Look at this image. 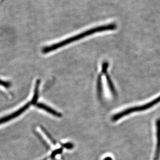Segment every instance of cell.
<instances>
[{
    "mask_svg": "<svg viewBox=\"0 0 160 160\" xmlns=\"http://www.w3.org/2000/svg\"><path fill=\"white\" fill-rule=\"evenodd\" d=\"M156 129L157 144L153 160H159L160 156V119H158L156 122Z\"/></svg>",
    "mask_w": 160,
    "mask_h": 160,
    "instance_id": "4",
    "label": "cell"
},
{
    "mask_svg": "<svg viewBox=\"0 0 160 160\" xmlns=\"http://www.w3.org/2000/svg\"><path fill=\"white\" fill-rule=\"evenodd\" d=\"M108 67V63L107 62H103L102 63V73L105 74L106 77L107 81L108 83V86L109 87L110 90L111 92L112 93L113 95H116V91L114 85L113 84L112 82L111 81L110 78L109 74L107 73V68Z\"/></svg>",
    "mask_w": 160,
    "mask_h": 160,
    "instance_id": "5",
    "label": "cell"
},
{
    "mask_svg": "<svg viewBox=\"0 0 160 160\" xmlns=\"http://www.w3.org/2000/svg\"><path fill=\"white\" fill-rule=\"evenodd\" d=\"M115 27L116 26L113 24H108V25H102L95 28H90L89 29L86 30L85 31L79 33L76 36L68 38L64 40H62L61 41L58 42L56 44L51 45L50 46H46L43 48L42 52L44 54L49 53L52 51L62 48V46H66L67 45L69 44L70 43H73L74 42L78 41L81 39L92 36V34H96V33L102 32L104 31L113 30L115 29Z\"/></svg>",
    "mask_w": 160,
    "mask_h": 160,
    "instance_id": "1",
    "label": "cell"
},
{
    "mask_svg": "<svg viewBox=\"0 0 160 160\" xmlns=\"http://www.w3.org/2000/svg\"><path fill=\"white\" fill-rule=\"evenodd\" d=\"M40 80H38L36 82V86H35V89L34 91V95L33 96L32 99L30 102H29L26 104H25L23 106L19 108L17 110L13 111L11 113L10 115H7L4 116V117L2 118V119H0V125L4 124V123H7V122L12 119H15L16 118L20 116L22 113L24 112L25 111H26L28 109L31 105H35L37 102L38 99L39 98V87H40Z\"/></svg>",
    "mask_w": 160,
    "mask_h": 160,
    "instance_id": "2",
    "label": "cell"
},
{
    "mask_svg": "<svg viewBox=\"0 0 160 160\" xmlns=\"http://www.w3.org/2000/svg\"><path fill=\"white\" fill-rule=\"evenodd\" d=\"M160 102V96L157 97V98L154 99L149 102L144 104L143 105L139 106L133 107L131 108H128L126 109L121 111L120 112L118 113L115 114L114 116H113L112 118V120L113 121H117L118 120H120L125 116H128V114H131L133 112H141V111H145L147 110L150 108H152L155 105H157L158 103Z\"/></svg>",
    "mask_w": 160,
    "mask_h": 160,
    "instance_id": "3",
    "label": "cell"
},
{
    "mask_svg": "<svg viewBox=\"0 0 160 160\" xmlns=\"http://www.w3.org/2000/svg\"><path fill=\"white\" fill-rule=\"evenodd\" d=\"M37 108L41 109L44 110L45 111L48 112L50 114H52L53 116L57 117H61L62 115L60 113H59L57 111L52 109V108H50L47 105H45L42 103H36L34 105Z\"/></svg>",
    "mask_w": 160,
    "mask_h": 160,
    "instance_id": "6",
    "label": "cell"
},
{
    "mask_svg": "<svg viewBox=\"0 0 160 160\" xmlns=\"http://www.w3.org/2000/svg\"><path fill=\"white\" fill-rule=\"evenodd\" d=\"M102 78H101V76H99L98 78V81H97V92H98V95L99 98H101L102 97Z\"/></svg>",
    "mask_w": 160,
    "mask_h": 160,
    "instance_id": "7",
    "label": "cell"
}]
</instances>
